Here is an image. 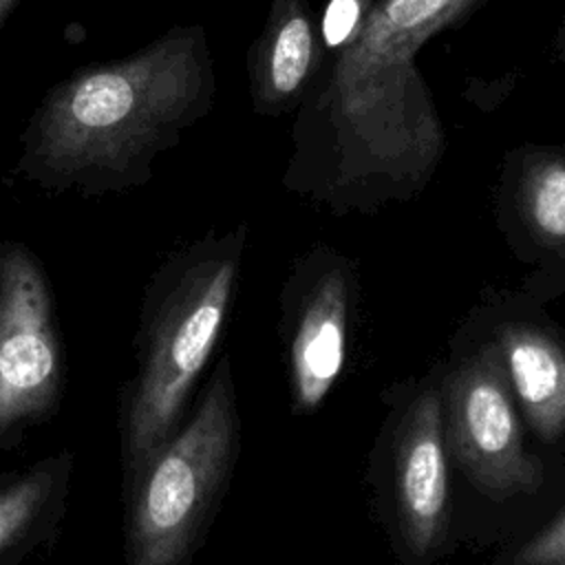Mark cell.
Returning <instances> with one entry per match:
<instances>
[{
    "mask_svg": "<svg viewBox=\"0 0 565 565\" xmlns=\"http://www.w3.org/2000/svg\"><path fill=\"white\" fill-rule=\"evenodd\" d=\"M373 2L375 0H327L320 18V40L324 53L335 55L358 38L366 15L373 9Z\"/></svg>",
    "mask_w": 565,
    "mask_h": 565,
    "instance_id": "4fadbf2b",
    "label": "cell"
},
{
    "mask_svg": "<svg viewBox=\"0 0 565 565\" xmlns=\"http://www.w3.org/2000/svg\"><path fill=\"white\" fill-rule=\"evenodd\" d=\"M483 2L375 0L358 38L302 97L285 181L344 207L417 194L446 152V135L415 57Z\"/></svg>",
    "mask_w": 565,
    "mask_h": 565,
    "instance_id": "6da1fadb",
    "label": "cell"
},
{
    "mask_svg": "<svg viewBox=\"0 0 565 565\" xmlns=\"http://www.w3.org/2000/svg\"><path fill=\"white\" fill-rule=\"evenodd\" d=\"M448 439L461 470L494 499L534 494L543 466L527 452L499 347L490 342L450 380Z\"/></svg>",
    "mask_w": 565,
    "mask_h": 565,
    "instance_id": "8992f818",
    "label": "cell"
},
{
    "mask_svg": "<svg viewBox=\"0 0 565 565\" xmlns=\"http://www.w3.org/2000/svg\"><path fill=\"white\" fill-rule=\"evenodd\" d=\"M64 351L55 294L42 260L0 241V450L60 406Z\"/></svg>",
    "mask_w": 565,
    "mask_h": 565,
    "instance_id": "5b68a950",
    "label": "cell"
},
{
    "mask_svg": "<svg viewBox=\"0 0 565 565\" xmlns=\"http://www.w3.org/2000/svg\"><path fill=\"white\" fill-rule=\"evenodd\" d=\"M347 285L340 271L324 274L307 298L291 342V377L300 408H316L344 366Z\"/></svg>",
    "mask_w": 565,
    "mask_h": 565,
    "instance_id": "30bf717a",
    "label": "cell"
},
{
    "mask_svg": "<svg viewBox=\"0 0 565 565\" xmlns=\"http://www.w3.org/2000/svg\"><path fill=\"white\" fill-rule=\"evenodd\" d=\"M18 2H20V0H0V31H2V26L7 24L9 15L13 13V9L18 7Z\"/></svg>",
    "mask_w": 565,
    "mask_h": 565,
    "instance_id": "2e32d148",
    "label": "cell"
},
{
    "mask_svg": "<svg viewBox=\"0 0 565 565\" xmlns=\"http://www.w3.org/2000/svg\"><path fill=\"white\" fill-rule=\"evenodd\" d=\"M514 565H565V510L516 552Z\"/></svg>",
    "mask_w": 565,
    "mask_h": 565,
    "instance_id": "5bb4252c",
    "label": "cell"
},
{
    "mask_svg": "<svg viewBox=\"0 0 565 565\" xmlns=\"http://www.w3.org/2000/svg\"><path fill=\"white\" fill-rule=\"evenodd\" d=\"M552 55L556 62H565V15L554 33V42H552Z\"/></svg>",
    "mask_w": 565,
    "mask_h": 565,
    "instance_id": "9a60e30c",
    "label": "cell"
},
{
    "mask_svg": "<svg viewBox=\"0 0 565 565\" xmlns=\"http://www.w3.org/2000/svg\"><path fill=\"white\" fill-rule=\"evenodd\" d=\"M327 53L320 22L307 0H271L247 51V84L256 115L278 117L300 106Z\"/></svg>",
    "mask_w": 565,
    "mask_h": 565,
    "instance_id": "ba28073f",
    "label": "cell"
},
{
    "mask_svg": "<svg viewBox=\"0 0 565 565\" xmlns=\"http://www.w3.org/2000/svg\"><path fill=\"white\" fill-rule=\"evenodd\" d=\"M494 344L530 426L556 441L565 433V349L527 324L501 327Z\"/></svg>",
    "mask_w": 565,
    "mask_h": 565,
    "instance_id": "8fae6325",
    "label": "cell"
},
{
    "mask_svg": "<svg viewBox=\"0 0 565 565\" xmlns=\"http://www.w3.org/2000/svg\"><path fill=\"white\" fill-rule=\"evenodd\" d=\"M73 475L75 455L62 448L0 481V565H22L55 541Z\"/></svg>",
    "mask_w": 565,
    "mask_h": 565,
    "instance_id": "9c48e42d",
    "label": "cell"
},
{
    "mask_svg": "<svg viewBox=\"0 0 565 565\" xmlns=\"http://www.w3.org/2000/svg\"><path fill=\"white\" fill-rule=\"evenodd\" d=\"M243 232L172 252L148 278L132 340L135 366L119 391L121 481L183 422L185 404L223 331Z\"/></svg>",
    "mask_w": 565,
    "mask_h": 565,
    "instance_id": "3957f363",
    "label": "cell"
},
{
    "mask_svg": "<svg viewBox=\"0 0 565 565\" xmlns=\"http://www.w3.org/2000/svg\"><path fill=\"white\" fill-rule=\"evenodd\" d=\"M501 185L530 238L547 249H565V146L512 148L503 161Z\"/></svg>",
    "mask_w": 565,
    "mask_h": 565,
    "instance_id": "7c38bea8",
    "label": "cell"
},
{
    "mask_svg": "<svg viewBox=\"0 0 565 565\" xmlns=\"http://www.w3.org/2000/svg\"><path fill=\"white\" fill-rule=\"evenodd\" d=\"M395 499L404 541L426 558L448 523V459L439 388H428L408 408L395 446Z\"/></svg>",
    "mask_w": 565,
    "mask_h": 565,
    "instance_id": "52a82bcc",
    "label": "cell"
},
{
    "mask_svg": "<svg viewBox=\"0 0 565 565\" xmlns=\"http://www.w3.org/2000/svg\"><path fill=\"white\" fill-rule=\"evenodd\" d=\"M238 448L230 362L214 369L196 408L128 477L124 565H185L225 490Z\"/></svg>",
    "mask_w": 565,
    "mask_h": 565,
    "instance_id": "277c9868",
    "label": "cell"
},
{
    "mask_svg": "<svg viewBox=\"0 0 565 565\" xmlns=\"http://www.w3.org/2000/svg\"><path fill=\"white\" fill-rule=\"evenodd\" d=\"M216 73L201 24H174L139 51L75 68L33 108L15 179L46 192L121 194L214 106Z\"/></svg>",
    "mask_w": 565,
    "mask_h": 565,
    "instance_id": "7a4b0ae2",
    "label": "cell"
}]
</instances>
